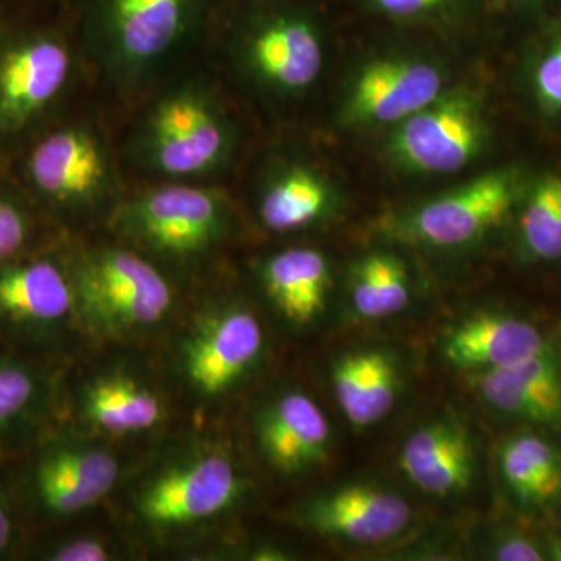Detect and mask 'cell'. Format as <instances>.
Wrapping results in <instances>:
<instances>
[{"label": "cell", "mask_w": 561, "mask_h": 561, "mask_svg": "<svg viewBox=\"0 0 561 561\" xmlns=\"http://www.w3.org/2000/svg\"><path fill=\"white\" fill-rule=\"evenodd\" d=\"M35 382L31 373L18 365H0V427L5 426L32 401Z\"/></svg>", "instance_id": "obj_30"}, {"label": "cell", "mask_w": 561, "mask_h": 561, "mask_svg": "<svg viewBox=\"0 0 561 561\" xmlns=\"http://www.w3.org/2000/svg\"><path fill=\"white\" fill-rule=\"evenodd\" d=\"M534 91L546 113H561V33L552 41L535 68Z\"/></svg>", "instance_id": "obj_29"}, {"label": "cell", "mask_w": 561, "mask_h": 561, "mask_svg": "<svg viewBox=\"0 0 561 561\" xmlns=\"http://www.w3.org/2000/svg\"><path fill=\"white\" fill-rule=\"evenodd\" d=\"M43 214L0 165V262L28 253Z\"/></svg>", "instance_id": "obj_28"}, {"label": "cell", "mask_w": 561, "mask_h": 561, "mask_svg": "<svg viewBox=\"0 0 561 561\" xmlns=\"http://www.w3.org/2000/svg\"><path fill=\"white\" fill-rule=\"evenodd\" d=\"M490 138L485 106L470 88L446 90L389 130L386 153L416 175H451L478 161Z\"/></svg>", "instance_id": "obj_8"}, {"label": "cell", "mask_w": 561, "mask_h": 561, "mask_svg": "<svg viewBox=\"0 0 561 561\" xmlns=\"http://www.w3.org/2000/svg\"><path fill=\"white\" fill-rule=\"evenodd\" d=\"M55 561H105L110 560L108 549L95 538L84 537L61 545L50 557Z\"/></svg>", "instance_id": "obj_32"}, {"label": "cell", "mask_w": 561, "mask_h": 561, "mask_svg": "<svg viewBox=\"0 0 561 561\" xmlns=\"http://www.w3.org/2000/svg\"><path fill=\"white\" fill-rule=\"evenodd\" d=\"M302 519L328 537L379 545L405 530L412 522V508L394 491L371 483H351L309 502Z\"/></svg>", "instance_id": "obj_16"}, {"label": "cell", "mask_w": 561, "mask_h": 561, "mask_svg": "<svg viewBox=\"0 0 561 561\" xmlns=\"http://www.w3.org/2000/svg\"><path fill=\"white\" fill-rule=\"evenodd\" d=\"M331 382L339 408L356 427L373 426L386 419L400 397V368L383 350L343 354L332 365Z\"/></svg>", "instance_id": "obj_23"}, {"label": "cell", "mask_w": 561, "mask_h": 561, "mask_svg": "<svg viewBox=\"0 0 561 561\" xmlns=\"http://www.w3.org/2000/svg\"><path fill=\"white\" fill-rule=\"evenodd\" d=\"M518 243L526 260L561 261V175L546 173L531 184L519 210Z\"/></svg>", "instance_id": "obj_27"}, {"label": "cell", "mask_w": 561, "mask_h": 561, "mask_svg": "<svg viewBox=\"0 0 561 561\" xmlns=\"http://www.w3.org/2000/svg\"><path fill=\"white\" fill-rule=\"evenodd\" d=\"M556 513H557V519H559V524L561 527V504L559 505V508H557Z\"/></svg>", "instance_id": "obj_38"}, {"label": "cell", "mask_w": 561, "mask_h": 561, "mask_svg": "<svg viewBox=\"0 0 561 561\" xmlns=\"http://www.w3.org/2000/svg\"><path fill=\"white\" fill-rule=\"evenodd\" d=\"M232 221V203L220 184L165 181L127 192L108 224L146 256L194 265L224 245Z\"/></svg>", "instance_id": "obj_6"}, {"label": "cell", "mask_w": 561, "mask_h": 561, "mask_svg": "<svg viewBox=\"0 0 561 561\" xmlns=\"http://www.w3.org/2000/svg\"><path fill=\"white\" fill-rule=\"evenodd\" d=\"M128 108L130 117L116 138L127 176L140 183L219 184L234 168L242 149L241 121L206 57Z\"/></svg>", "instance_id": "obj_1"}, {"label": "cell", "mask_w": 561, "mask_h": 561, "mask_svg": "<svg viewBox=\"0 0 561 561\" xmlns=\"http://www.w3.org/2000/svg\"><path fill=\"white\" fill-rule=\"evenodd\" d=\"M257 220L275 234L309 230L334 216L339 192L330 176L294 154H275L253 176Z\"/></svg>", "instance_id": "obj_12"}, {"label": "cell", "mask_w": 561, "mask_h": 561, "mask_svg": "<svg viewBox=\"0 0 561 561\" xmlns=\"http://www.w3.org/2000/svg\"><path fill=\"white\" fill-rule=\"evenodd\" d=\"M411 295L408 265L397 254L371 251L351 267V305L360 319L381 320L404 311Z\"/></svg>", "instance_id": "obj_25"}, {"label": "cell", "mask_w": 561, "mask_h": 561, "mask_svg": "<svg viewBox=\"0 0 561 561\" xmlns=\"http://www.w3.org/2000/svg\"><path fill=\"white\" fill-rule=\"evenodd\" d=\"M560 0H491V5H504L508 9L524 11L542 10L546 7L556 5Z\"/></svg>", "instance_id": "obj_34"}, {"label": "cell", "mask_w": 561, "mask_h": 561, "mask_svg": "<svg viewBox=\"0 0 561 561\" xmlns=\"http://www.w3.org/2000/svg\"><path fill=\"white\" fill-rule=\"evenodd\" d=\"M557 331L526 313L479 312L448 332L443 356L460 370H497L540 353Z\"/></svg>", "instance_id": "obj_15"}, {"label": "cell", "mask_w": 561, "mask_h": 561, "mask_svg": "<svg viewBox=\"0 0 561 561\" xmlns=\"http://www.w3.org/2000/svg\"><path fill=\"white\" fill-rule=\"evenodd\" d=\"M321 0L224 2L205 55L217 73L271 105L300 102L327 68Z\"/></svg>", "instance_id": "obj_3"}, {"label": "cell", "mask_w": 561, "mask_h": 561, "mask_svg": "<svg viewBox=\"0 0 561 561\" xmlns=\"http://www.w3.org/2000/svg\"><path fill=\"white\" fill-rule=\"evenodd\" d=\"M11 538V519L5 505L0 501V552L10 545Z\"/></svg>", "instance_id": "obj_36"}, {"label": "cell", "mask_w": 561, "mask_h": 561, "mask_svg": "<svg viewBox=\"0 0 561 561\" xmlns=\"http://www.w3.org/2000/svg\"><path fill=\"white\" fill-rule=\"evenodd\" d=\"M76 309L92 331L122 335L165 319L175 301L168 276L133 247L81 249L68 261Z\"/></svg>", "instance_id": "obj_7"}, {"label": "cell", "mask_w": 561, "mask_h": 561, "mask_svg": "<svg viewBox=\"0 0 561 561\" xmlns=\"http://www.w3.org/2000/svg\"><path fill=\"white\" fill-rule=\"evenodd\" d=\"M76 308L68 261L47 251L0 262V313L25 323H54Z\"/></svg>", "instance_id": "obj_20"}, {"label": "cell", "mask_w": 561, "mask_h": 561, "mask_svg": "<svg viewBox=\"0 0 561 561\" xmlns=\"http://www.w3.org/2000/svg\"><path fill=\"white\" fill-rule=\"evenodd\" d=\"M371 20L394 27L456 31L485 13L491 0H354Z\"/></svg>", "instance_id": "obj_26"}, {"label": "cell", "mask_w": 561, "mask_h": 561, "mask_svg": "<svg viewBox=\"0 0 561 561\" xmlns=\"http://www.w3.org/2000/svg\"><path fill=\"white\" fill-rule=\"evenodd\" d=\"M561 432L519 426L497 448L502 489L524 515L556 512L561 504Z\"/></svg>", "instance_id": "obj_17"}, {"label": "cell", "mask_w": 561, "mask_h": 561, "mask_svg": "<svg viewBox=\"0 0 561 561\" xmlns=\"http://www.w3.org/2000/svg\"><path fill=\"white\" fill-rule=\"evenodd\" d=\"M476 386L481 400L502 419L561 432V330L540 353L478 373Z\"/></svg>", "instance_id": "obj_14"}, {"label": "cell", "mask_w": 561, "mask_h": 561, "mask_svg": "<svg viewBox=\"0 0 561 561\" xmlns=\"http://www.w3.org/2000/svg\"><path fill=\"white\" fill-rule=\"evenodd\" d=\"M90 68L68 13L0 16V165L83 102Z\"/></svg>", "instance_id": "obj_4"}, {"label": "cell", "mask_w": 561, "mask_h": 561, "mask_svg": "<svg viewBox=\"0 0 561 561\" xmlns=\"http://www.w3.org/2000/svg\"><path fill=\"white\" fill-rule=\"evenodd\" d=\"M448 90L442 62L415 54H387L365 61L351 77L339 106L346 128H387L408 119Z\"/></svg>", "instance_id": "obj_10"}, {"label": "cell", "mask_w": 561, "mask_h": 561, "mask_svg": "<svg viewBox=\"0 0 561 561\" xmlns=\"http://www.w3.org/2000/svg\"><path fill=\"white\" fill-rule=\"evenodd\" d=\"M221 0H69L66 5L92 84L131 106L205 57Z\"/></svg>", "instance_id": "obj_2"}, {"label": "cell", "mask_w": 561, "mask_h": 561, "mask_svg": "<svg viewBox=\"0 0 561 561\" xmlns=\"http://www.w3.org/2000/svg\"><path fill=\"white\" fill-rule=\"evenodd\" d=\"M257 275L267 295L289 323L308 327L327 308L331 290V265L312 247H289L265 257Z\"/></svg>", "instance_id": "obj_22"}, {"label": "cell", "mask_w": 561, "mask_h": 561, "mask_svg": "<svg viewBox=\"0 0 561 561\" xmlns=\"http://www.w3.org/2000/svg\"><path fill=\"white\" fill-rule=\"evenodd\" d=\"M102 116L101 108L79 103L5 165L43 216L110 220L124 201L127 173Z\"/></svg>", "instance_id": "obj_5"}, {"label": "cell", "mask_w": 561, "mask_h": 561, "mask_svg": "<svg viewBox=\"0 0 561 561\" xmlns=\"http://www.w3.org/2000/svg\"><path fill=\"white\" fill-rule=\"evenodd\" d=\"M264 348L257 317L242 306L213 313L187 339L183 368L195 390L208 397L225 393L249 375Z\"/></svg>", "instance_id": "obj_13"}, {"label": "cell", "mask_w": 561, "mask_h": 561, "mask_svg": "<svg viewBox=\"0 0 561 561\" xmlns=\"http://www.w3.org/2000/svg\"><path fill=\"white\" fill-rule=\"evenodd\" d=\"M545 546L548 560L561 561V527L559 531L546 535Z\"/></svg>", "instance_id": "obj_35"}, {"label": "cell", "mask_w": 561, "mask_h": 561, "mask_svg": "<svg viewBox=\"0 0 561 561\" xmlns=\"http://www.w3.org/2000/svg\"><path fill=\"white\" fill-rule=\"evenodd\" d=\"M261 451L283 474H298L323 463L331 426L320 405L302 391H286L257 420Z\"/></svg>", "instance_id": "obj_18"}, {"label": "cell", "mask_w": 561, "mask_h": 561, "mask_svg": "<svg viewBox=\"0 0 561 561\" xmlns=\"http://www.w3.org/2000/svg\"><path fill=\"white\" fill-rule=\"evenodd\" d=\"M69 0H0V16H39L57 13L68 5Z\"/></svg>", "instance_id": "obj_33"}, {"label": "cell", "mask_w": 561, "mask_h": 561, "mask_svg": "<svg viewBox=\"0 0 561 561\" xmlns=\"http://www.w3.org/2000/svg\"><path fill=\"white\" fill-rule=\"evenodd\" d=\"M224 2H275V0H224Z\"/></svg>", "instance_id": "obj_37"}, {"label": "cell", "mask_w": 561, "mask_h": 561, "mask_svg": "<svg viewBox=\"0 0 561 561\" xmlns=\"http://www.w3.org/2000/svg\"><path fill=\"white\" fill-rule=\"evenodd\" d=\"M84 419L106 434L133 435L153 430L164 416L154 391L125 375L95 379L83 394Z\"/></svg>", "instance_id": "obj_24"}, {"label": "cell", "mask_w": 561, "mask_h": 561, "mask_svg": "<svg viewBox=\"0 0 561 561\" xmlns=\"http://www.w3.org/2000/svg\"><path fill=\"white\" fill-rule=\"evenodd\" d=\"M491 559L497 561H546L545 538H537L529 531L507 529L491 542Z\"/></svg>", "instance_id": "obj_31"}, {"label": "cell", "mask_w": 561, "mask_h": 561, "mask_svg": "<svg viewBox=\"0 0 561 561\" xmlns=\"http://www.w3.org/2000/svg\"><path fill=\"white\" fill-rule=\"evenodd\" d=\"M117 478L119 463L113 454L91 446H60L41 459L35 485L47 511L72 515L102 501Z\"/></svg>", "instance_id": "obj_21"}, {"label": "cell", "mask_w": 561, "mask_h": 561, "mask_svg": "<svg viewBox=\"0 0 561 561\" xmlns=\"http://www.w3.org/2000/svg\"><path fill=\"white\" fill-rule=\"evenodd\" d=\"M518 202V179L491 171L402 210L389 220L391 234L430 249H460L500 227Z\"/></svg>", "instance_id": "obj_9"}, {"label": "cell", "mask_w": 561, "mask_h": 561, "mask_svg": "<svg viewBox=\"0 0 561 561\" xmlns=\"http://www.w3.org/2000/svg\"><path fill=\"white\" fill-rule=\"evenodd\" d=\"M400 467L424 493L448 497L468 490L474 479L476 456L470 435L457 421L434 420L409 435Z\"/></svg>", "instance_id": "obj_19"}, {"label": "cell", "mask_w": 561, "mask_h": 561, "mask_svg": "<svg viewBox=\"0 0 561 561\" xmlns=\"http://www.w3.org/2000/svg\"><path fill=\"white\" fill-rule=\"evenodd\" d=\"M230 457L205 453L154 476L138 496L139 515L158 527L190 526L230 508L242 490Z\"/></svg>", "instance_id": "obj_11"}]
</instances>
